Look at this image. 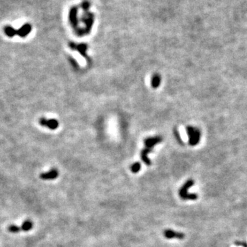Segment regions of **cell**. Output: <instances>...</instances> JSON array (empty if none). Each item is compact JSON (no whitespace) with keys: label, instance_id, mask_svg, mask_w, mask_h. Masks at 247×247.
<instances>
[{"label":"cell","instance_id":"obj_4","mask_svg":"<svg viewBox=\"0 0 247 247\" xmlns=\"http://www.w3.org/2000/svg\"><path fill=\"white\" fill-rule=\"evenodd\" d=\"M80 20L82 21L85 24V28H84L85 31L86 35H88L90 33L91 29H92L93 25L94 24V13L90 11L84 12L82 14Z\"/></svg>","mask_w":247,"mask_h":247},{"label":"cell","instance_id":"obj_11","mask_svg":"<svg viewBox=\"0 0 247 247\" xmlns=\"http://www.w3.org/2000/svg\"><path fill=\"white\" fill-rule=\"evenodd\" d=\"M152 150L150 148H145L144 150H142L141 153V160L144 162V164L147 166H150L151 165V161L150 160V159L148 158V155L149 154L150 152H152Z\"/></svg>","mask_w":247,"mask_h":247},{"label":"cell","instance_id":"obj_5","mask_svg":"<svg viewBox=\"0 0 247 247\" xmlns=\"http://www.w3.org/2000/svg\"><path fill=\"white\" fill-rule=\"evenodd\" d=\"M164 235L167 239L183 240L185 238V234L182 232L175 231L172 229H166L164 231Z\"/></svg>","mask_w":247,"mask_h":247},{"label":"cell","instance_id":"obj_10","mask_svg":"<svg viewBox=\"0 0 247 247\" xmlns=\"http://www.w3.org/2000/svg\"><path fill=\"white\" fill-rule=\"evenodd\" d=\"M58 176V172L56 169L51 170V171L48 172L42 173L40 175V178L43 180H52L56 178Z\"/></svg>","mask_w":247,"mask_h":247},{"label":"cell","instance_id":"obj_1","mask_svg":"<svg viewBox=\"0 0 247 247\" xmlns=\"http://www.w3.org/2000/svg\"><path fill=\"white\" fill-rule=\"evenodd\" d=\"M78 8L76 6H72L70 8L69 12V21L71 27L74 30L75 33L78 36H83L86 35L84 28H80L78 25Z\"/></svg>","mask_w":247,"mask_h":247},{"label":"cell","instance_id":"obj_7","mask_svg":"<svg viewBox=\"0 0 247 247\" xmlns=\"http://www.w3.org/2000/svg\"><path fill=\"white\" fill-rule=\"evenodd\" d=\"M69 47H70L72 50H76L79 52L82 56L85 57L86 58L88 59L89 57L87 56L86 54V52L87 50V45L85 43H80L77 45L75 43H69Z\"/></svg>","mask_w":247,"mask_h":247},{"label":"cell","instance_id":"obj_6","mask_svg":"<svg viewBox=\"0 0 247 247\" xmlns=\"http://www.w3.org/2000/svg\"><path fill=\"white\" fill-rule=\"evenodd\" d=\"M163 139L161 136H156V137H148L146 138L144 140V144L146 148H150V149H153V148L155 146H156L157 144H159L162 141Z\"/></svg>","mask_w":247,"mask_h":247},{"label":"cell","instance_id":"obj_16","mask_svg":"<svg viewBox=\"0 0 247 247\" xmlns=\"http://www.w3.org/2000/svg\"><path fill=\"white\" fill-rule=\"evenodd\" d=\"M91 7V3L88 1H84L81 3V8L83 10V12H88L89 11V8Z\"/></svg>","mask_w":247,"mask_h":247},{"label":"cell","instance_id":"obj_19","mask_svg":"<svg viewBox=\"0 0 247 247\" xmlns=\"http://www.w3.org/2000/svg\"><path fill=\"white\" fill-rule=\"evenodd\" d=\"M235 244L236 246H242V247H247V243L245 242H241V241H236L235 242Z\"/></svg>","mask_w":247,"mask_h":247},{"label":"cell","instance_id":"obj_17","mask_svg":"<svg viewBox=\"0 0 247 247\" xmlns=\"http://www.w3.org/2000/svg\"><path fill=\"white\" fill-rule=\"evenodd\" d=\"M20 230H21V229L19 228V227L16 226V225H10V226L8 227V231H9L11 232V233H15L19 232V231H20Z\"/></svg>","mask_w":247,"mask_h":247},{"label":"cell","instance_id":"obj_15","mask_svg":"<svg viewBox=\"0 0 247 247\" xmlns=\"http://www.w3.org/2000/svg\"><path fill=\"white\" fill-rule=\"evenodd\" d=\"M141 169V164L139 162H136L130 167V170L132 173H137Z\"/></svg>","mask_w":247,"mask_h":247},{"label":"cell","instance_id":"obj_3","mask_svg":"<svg viewBox=\"0 0 247 247\" xmlns=\"http://www.w3.org/2000/svg\"><path fill=\"white\" fill-rule=\"evenodd\" d=\"M186 131L189 137V144L192 146L198 144L201 137L200 130L196 127L188 126L186 127Z\"/></svg>","mask_w":247,"mask_h":247},{"label":"cell","instance_id":"obj_13","mask_svg":"<svg viewBox=\"0 0 247 247\" xmlns=\"http://www.w3.org/2000/svg\"><path fill=\"white\" fill-rule=\"evenodd\" d=\"M3 30H4L5 35L8 37H13L14 36L17 35V30H15V28H12V26H5L4 28H3Z\"/></svg>","mask_w":247,"mask_h":247},{"label":"cell","instance_id":"obj_14","mask_svg":"<svg viewBox=\"0 0 247 247\" xmlns=\"http://www.w3.org/2000/svg\"><path fill=\"white\" fill-rule=\"evenodd\" d=\"M32 228H33V223L30 221H25L24 223L22 224L21 227V229H22V231H30Z\"/></svg>","mask_w":247,"mask_h":247},{"label":"cell","instance_id":"obj_18","mask_svg":"<svg viewBox=\"0 0 247 247\" xmlns=\"http://www.w3.org/2000/svg\"><path fill=\"white\" fill-rule=\"evenodd\" d=\"M174 134L175 137H176V139L178 141V142L180 144H183V141L181 137H180V136L179 132H178V130H177L176 128H174Z\"/></svg>","mask_w":247,"mask_h":247},{"label":"cell","instance_id":"obj_9","mask_svg":"<svg viewBox=\"0 0 247 247\" xmlns=\"http://www.w3.org/2000/svg\"><path fill=\"white\" fill-rule=\"evenodd\" d=\"M32 30V26L29 24H26L23 25L19 29L17 30V35L19 36L20 37L24 38L26 36H28Z\"/></svg>","mask_w":247,"mask_h":247},{"label":"cell","instance_id":"obj_2","mask_svg":"<svg viewBox=\"0 0 247 247\" xmlns=\"http://www.w3.org/2000/svg\"><path fill=\"white\" fill-rule=\"evenodd\" d=\"M194 185V180L192 179H189L186 181L182 187H180L179 191H178V195L182 200H195L198 198V195L196 194H189L188 193V190L191 188L193 185Z\"/></svg>","mask_w":247,"mask_h":247},{"label":"cell","instance_id":"obj_12","mask_svg":"<svg viewBox=\"0 0 247 247\" xmlns=\"http://www.w3.org/2000/svg\"><path fill=\"white\" fill-rule=\"evenodd\" d=\"M161 82H162V78L161 76L158 74H155L152 77L151 79V85L154 89H157L160 86Z\"/></svg>","mask_w":247,"mask_h":247},{"label":"cell","instance_id":"obj_8","mask_svg":"<svg viewBox=\"0 0 247 247\" xmlns=\"http://www.w3.org/2000/svg\"><path fill=\"white\" fill-rule=\"evenodd\" d=\"M39 123L42 126H45L48 127L50 129L55 130L58 128V122L56 119H46L45 118H41L39 120Z\"/></svg>","mask_w":247,"mask_h":247}]
</instances>
